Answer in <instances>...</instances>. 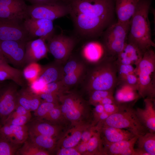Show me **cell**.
<instances>
[{"label": "cell", "mask_w": 155, "mask_h": 155, "mask_svg": "<svg viewBox=\"0 0 155 155\" xmlns=\"http://www.w3.org/2000/svg\"><path fill=\"white\" fill-rule=\"evenodd\" d=\"M135 72L138 78V92L140 98H154L155 53L152 48L144 53Z\"/></svg>", "instance_id": "cell-5"}, {"label": "cell", "mask_w": 155, "mask_h": 155, "mask_svg": "<svg viewBox=\"0 0 155 155\" xmlns=\"http://www.w3.org/2000/svg\"><path fill=\"white\" fill-rule=\"evenodd\" d=\"M96 126L99 129L103 146L129 140L136 136L127 130L111 126Z\"/></svg>", "instance_id": "cell-17"}, {"label": "cell", "mask_w": 155, "mask_h": 155, "mask_svg": "<svg viewBox=\"0 0 155 155\" xmlns=\"http://www.w3.org/2000/svg\"><path fill=\"white\" fill-rule=\"evenodd\" d=\"M58 155H80L75 147L60 148L56 153Z\"/></svg>", "instance_id": "cell-49"}, {"label": "cell", "mask_w": 155, "mask_h": 155, "mask_svg": "<svg viewBox=\"0 0 155 155\" xmlns=\"http://www.w3.org/2000/svg\"><path fill=\"white\" fill-rule=\"evenodd\" d=\"M28 129L27 125L19 126L14 133L13 140L16 144H22L28 140Z\"/></svg>", "instance_id": "cell-36"}, {"label": "cell", "mask_w": 155, "mask_h": 155, "mask_svg": "<svg viewBox=\"0 0 155 155\" xmlns=\"http://www.w3.org/2000/svg\"><path fill=\"white\" fill-rule=\"evenodd\" d=\"M33 92L27 87H23L18 91V103L31 112L30 104Z\"/></svg>", "instance_id": "cell-32"}, {"label": "cell", "mask_w": 155, "mask_h": 155, "mask_svg": "<svg viewBox=\"0 0 155 155\" xmlns=\"http://www.w3.org/2000/svg\"><path fill=\"white\" fill-rule=\"evenodd\" d=\"M6 84L4 82H0V92Z\"/></svg>", "instance_id": "cell-56"}, {"label": "cell", "mask_w": 155, "mask_h": 155, "mask_svg": "<svg viewBox=\"0 0 155 155\" xmlns=\"http://www.w3.org/2000/svg\"><path fill=\"white\" fill-rule=\"evenodd\" d=\"M62 115L73 123H78L87 110L86 104L80 96L73 94L60 96Z\"/></svg>", "instance_id": "cell-8"}, {"label": "cell", "mask_w": 155, "mask_h": 155, "mask_svg": "<svg viewBox=\"0 0 155 155\" xmlns=\"http://www.w3.org/2000/svg\"><path fill=\"white\" fill-rule=\"evenodd\" d=\"M41 101L57 104V95L49 93H43L38 95Z\"/></svg>", "instance_id": "cell-47"}, {"label": "cell", "mask_w": 155, "mask_h": 155, "mask_svg": "<svg viewBox=\"0 0 155 155\" xmlns=\"http://www.w3.org/2000/svg\"><path fill=\"white\" fill-rule=\"evenodd\" d=\"M82 53L86 61L93 65L112 56L102 42L96 40L86 43L83 48Z\"/></svg>", "instance_id": "cell-15"}, {"label": "cell", "mask_w": 155, "mask_h": 155, "mask_svg": "<svg viewBox=\"0 0 155 155\" xmlns=\"http://www.w3.org/2000/svg\"><path fill=\"white\" fill-rule=\"evenodd\" d=\"M27 17L45 19L53 21L69 13L68 7L65 2L32 4L28 6Z\"/></svg>", "instance_id": "cell-7"}, {"label": "cell", "mask_w": 155, "mask_h": 155, "mask_svg": "<svg viewBox=\"0 0 155 155\" xmlns=\"http://www.w3.org/2000/svg\"><path fill=\"white\" fill-rule=\"evenodd\" d=\"M84 70V67L71 74L65 75L61 81L65 85L71 86L75 84L80 80Z\"/></svg>", "instance_id": "cell-38"}, {"label": "cell", "mask_w": 155, "mask_h": 155, "mask_svg": "<svg viewBox=\"0 0 155 155\" xmlns=\"http://www.w3.org/2000/svg\"><path fill=\"white\" fill-rule=\"evenodd\" d=\"M145 107L143 108H137L136 115L140 122L147 128L149 132H155V100L154 98H146L144 99Z\"/></svg>", "instance_id": "cell-18"}, {"label": "cell", "mask_w": 155, "mask_h": 155, "mask_svg": "<svg viewBox=\"0 0 155 155\" xmlns=\"http://www.w3.org/2000/svg\"><path fill=\"white\" fill-rule=\"evenodd\" d=\"M144 54L136 46L127 42L117 57V64L134 65L136 66L142 60Z\"/></svg>", "instance_id": "cell-22"}, {"label": "cell", "mask_w": 155, "mask_h": 155, "mask_svg": "<svg viewBox=\"0 0 155 155\" xmlns=\"http://www.w3.org/2000/svg\"><path fill=\"white\" fill-rule=\"evenodd\" d=\"M18 126L6 123L3 124L0 128V140L13 142L14 133Z\"/></svg>", "instance_id": "cell-37"}, {"label": "cell", "mask_w": 155, "mask_h": 155, "mask_svg": "<svg viewBox=\"0 0 155 155\" xmlns=\"http://www.w3.org/2000/svg\"><path fill=\"white\" fill-rule=\"evenodd\" d=\"M61 71L56 65L51 64L42 67L37 78L45 84L59 81Z\"/></svg>", "instance_id": "cell-28"}, {"label": "cell", "mask_w": 155, "mask_h": 155, "mask_svg": "<svg viewBox=\"0 0 155 155\" xmlns=\"http://www.w3.org/2000/svg\"><path fill=\"white\" fill-rule=\"evenodd\" d=\"M28 84V87L30 90L33 93L38 95L45 92L47 84L42 82L38 79Z\"/></svg>", "instance_id": "cell-42"}, {"label": "cell", "mask_w": 155, "mask_h": 155, "mask_svg": "<svg viewBox=\"0 0 155 155\" xmlns=\"http://www.w3.org/2000/svg\"><path fill=\"white\" fill-rule=\"evenodd\" d=\"M139 0H116L115 11L117 21L123 23L130 22Z\"/></svg>", "instance_id": "cell-23"}, {"label": "cell", "mask_w": 155, "mask_h": 155, "mask_svg": "<svg viewBox=\"0 0 155 155\" xmlns=\"http://www.w3.org/2000/svg\"><path fill=\"white\" fill-rule=\"evenodd\" d=\"M32 4L55 3L60 2H65V0H26Z\"/></svg>", "instance_id": "cell-52"}, {"label": "cell", "mask_w": 155, "mask_h": 155, "mask_svg": "<svg viewBox=\"0 0 155 155\" xmlns=\"http://www.w3.org/2000/svg\"><path fill=\"white\" fill-rule=\"evenodd\" d=\"M99 104L103 105L105 104H117L116 102L114 96L107 97L103 99Z\"/></svg>", "instance_id": "cell-53"}, {"label": "cell", "mask_w": 155, "mask_h": 155, "mask_svg": "<svg viewBox=\"0 0 155 155\" xmlns=\"http://www.w3.org/2000/svg\"><path fill=\"white\" fill-rule=\"evenodd\" d=\"M38 147L49 152L57 146V137L40 135L29 134L28 139Z\"/></svg>", "instance_id": "cell-27"}, {"label": "cell", "mask_w": 155, "mask_h": 155, "mask_svg": "<svg viewBox=\"0 0 155 155\" xmlns=\"http://www.w3.org/2000/svg\"><path fill=\"white\" fill-rule=\"evenodd\" d=\"M62 114L60 107L57 105L52 108L42 120L55 124L60 119Z\"/></svg>", "instance_id": "cell-41"}, {"label": "cell", "mask_w": 155, "mask_h": 155, "mask_svg": "<svg viewBox=\"0 0 155 155\" xmlns=\"http://www.w3.org/2000/svg\"><path fill=\"white\" fill-rule=\"evenodd\" d=\"M50 154L49 151L38 147L28 139L20 147L16 155H49Z\"/></svg>", "instance_id": "cell-30"}, {"label": "cell", "mask_w": 155, "mask_h": 155, "mask_svg": "<svg viewBox=\"0 0 155 155\" xmlns=\"http://www.w3.org/2000/svg\"><path fill=\"white\" fill-rule=\"evenodd\" d=\"M7 60L3 55L0 53V64L5 62H7Z\"/></svg>", "instance_id": "cell-55"}, {"label": "cell", "mask_w": 155, "mask_h": 155, "mask_svg": "<svg viewBox=\"0 0 155 155\" xmlns=\"http://www.w3.org/2000/svg\"><path fill=\"white\" fill-rule=\"evenodd\" d=\"M138 137L103 145V155H136L134 146Z\"/></svg>", "instance_id": "cell-19"}, {"label": "cell", "mask_w": 155, "mask_h": 155, "mask_svg": "<svg viewBox=\"0 0 155 155\" xmlns=\"http://www.w3.org/2000/svg\"><path fill=\"white\" fill-rule=\"evenodd\" d=\"M42 69L41 66L36 62L28 63L22 71L24 78L30 83L38 77Z\"/></svg>", "instance_id": "cell-31"}, {"label": "cell", "mask_w": 155, "mask_h": 155, "mask_svg": "<svg viewBox=\"0 0 155 155\" xmlns=\"http://www.w3.org/2000/svg\"><path fill=\"white\" fill-rule=\"evenodd\" d=\"M118 82H124L138 89V78L135 72L127 75L122 80Z\"/></svg>", "instance_id": "cell-46"}, {"label": "cell", "mask_w": 155, "mask_h": 155, "mask_svg": "<svg viewBox=\"0 0 155 155\" xmlns=\"http://www.w3.org/2000/svg\"><path fill=\"white\" fill-rule=\"evenodd\" d=\"M116 0H65L76 30L90 38L101 36L114 22Z\"/></svg>", "instance_id": "cell-1"}, {"label": "cell", "mask_w": 155, "mask_h": 155, "mask_svg": "<svg viewBox=\"0 0 155 155\" xmlns=\"http://www.w3.org/2000/svg\"><path fill=\"white\" fill-rule=\"evenodd\" d=\"M46 40L48 51L59 61L65 60L69 57L75 44L73 38L61 34H53Z\"/></svg>", "instance_id": "cell-9"}, {"label": "cell", "mask_w": 155, "mask_h": 155, "mask_svg": "<svg viewBox=\"0 0 155 155\" xmlns=\"http://www.w3.org/2000/svg\"><path fill=\"white\" fill-rule=\"evenodd\" d=\"M30 114H31L30 112L18 103L14 110L9 116L6 120L18 116L27 115Z\"/></svg>", "instance_id": "cell-48"}, {"label": "cell", "mask_w": 155, "mask_h": 155, "mask_svg": "<svg viewBox=\"0 0 155 155\" xmlns=\"http://www.w3.org/2000/svg\"><path fill=\"white\" fill-rule=\"evenodd\" d=\"M84 67L82 64L75 60H72L68 62L65 65L63 71L65 75H68Z\"/></svg>", "instance_id": "cell-43"}, {"label": "cell", "mask_w": 155, "mask_h": 155, "mask_svg": "<svg viewBox=\"0 0 155 155\" xmlns=\"http://www.w3.org/2000/svg\"><path fill=\"white\" fill-rule=\"evenodd\" d=\"M116 58L110 56L93 65L89 71L86 85L89 92L115 90L118 82Z\"/></svg>", "instance_id": "cell-3"}, {"label": "cell", "mask_w": 155, "mask_h": 155, "mask_svg": "<svg viewBox=\"0 0 155 155\" xmlns=\"http://www.w3.org/2000/svg\"><path fill=\"white\" fill-rule=\"evenodd\" d=\"M22 22L0 19V40H30L31 38Z\"/></svg>", "instance_id": "cell-12"}, {"label": "cell", "mask_w": 155, "mask_h": 155, "mask_svg": "<svg viewBox=\"0 0 155 155\" xmlns=\"http://www.w3.org/2000/svg\"><path fill=\"white\" fill-rule=\"evenodd\" d=\"M21 145L12 141L0 140V155H16Z\"/></svg>", "instance_id": "cell-33"}, {"label": "cell", "mask_w": 155, "mask_h": 155, "mask_svg": "<svg viewBox=\"0 0 155 155\" xmlns=\"http://www.w3.org/2000/svg\"><path fill=\"white\" fill-rule=\"evenodd\" d=\"M11 80L19 86L25 87L22 71L10 66L7 62L0 64V82Z\"/></svg>", "instance_id": "cell-25"}, {"label": "cell", "mask_w": 155, "mask_h": 155, "mask_svg": "<svg viewBox=\"0 0 155 155\" xmlns=\"http://www.w3.org/2000/svg\"><path fill=\"white\" fill-rule=\"evenodd\" d=\"M117 68L118 82L122 80L127 75L135 72V68L132 65L117 64Z\"/></svg>", "instance_id": "cell-40"}, {"label": "cell", "mask_w": 155, "mask_h": 155, "mask_svg": "<svg viewBox=\"0 0 155 155\" xmlns=\"http://www.w3.org/2000/svg\"><path fill=\"white\" fill-rule=\"evenodd\" d=\"M87 142L86 155H103V146L99 129Z\"/></svg>", "instance_id": "cell-29"}, {"label": "cell", "mask_w": 155, "mask_h": 155, "mask_svg": "<svg viewBox=\"0 0 155 155\" xmlns=\"http://www.w3.org/2000/svg\"><path fill=\"white\" fill-rule=\"evenodd\" d=\"M114 96L117 104H133L140 98L137 88L124 82H118Z\"/></svg>", "instance_id": "cell-20"}, {"label": "cell", "mask_w": 155, "mask_h": 155, "mask_svg": "<svg viewBox=\"0 0 155 155\" xmlns=\"http://www.w3.org/2000/svg\"><path fill=\"white\" fill-rule=\"evenodd\" d=\"M151 3V0H139L130 21L127 36V42L136 46L144 53L155 46L148 17Z\"/></svg>", "instance_id": "cell-2"}, {"label": "cell", "mask_w": 155, "mask_h": 155, "mask_svg": "<svg viewBox=\"0 0 155 155\" xmlns=\"http://www.w3.org/2000/svg\"><path fill=\"white\" fill-rule=\"evenodd\" d=\"M27 125L29 134L30 135H40L57 138L61 130L59 126L55 124L36 119Z\"/></svg>", "instance_id": "cell-21"}, {"label": "cell", "mask_w": 155, "mask_h": 155, "mask_svg": "<svg viewBox=\"0 0 155 155\" xmlns=\"http://www.w3.org/2000/svg\"><path fill=\"white\" fill-rule=\"evenodd\" d=\"M97 130L96 126L89 124L83 130L81 136V142H87Z\"/></svg>", "instance_id": "cell-45"}, {"label": "cell", "mask_w": 155, "mask_h": 155, "mask_svg": "<svg viewBox=\"0 0 155 155\" xmlns=\"http://www.w3.org/2000/svg\"><path fill=\"white\" fill-rule=\"evenodd\" d=\"M31 117V114L18 116L6 120L3 124L6 123L16 126H24L26 125L30 121Z\"/></svg>", "instance_id": "cell-39"}, {"label": "cell", "mask_w": 155, "mask_h": 155, "mask_svg": "<svg viewBox=\"0 0 155 155\" xmlns=\"http://www.w3.org/2000/svg\"><path fill=\"white\" fill-rule=\"evenodd\" d=\"M116 113L110 115L106 119L98 123V126H111L127 130L139 136L149 132L138 118L134 104H120Z\"/></svg>", "instance_id": "cell-4"}, {"label": "cell", "mask_w": 155, "mask_h": 155, "mask_svg": "<svg viewBox=\"0 0 155 155\" xmlns=\"http://www.w3.org/2000/svg\"><path fill=\"white\" fill-rule=\"evenodd\" d=\"M23 24L30 38L38 37L46 40L53 34L52 21L27 17L24 20Z\"/></svg>", "instance_id": "cell-14"}, {"label": "cell", "mask_w": 155, "mask_h": 155, "mask_svg": "<svg viewBox=\"0 0 155 155\" xmlns=\"http://www.w3.org/2000/svg\"><path fill=\"white\" fill-rule=\"evenodd\" d=\"M46 40L42 38L26 42L25 59L26 64L37 62L46 57L48 50Z\"/></svg>", "instance_id": "cell-16"}, {"label": "cell", "mask_w": 155, "mask_h": 155, "mask_svg": "<svg viewBox=\"0 0 155 155\" xmlns=\"http://www.w3.org/2000/svg\"><path fill=\"white\" fill-rule=\"evenodd\" d=\"M18 86L12 81L6 84L0 92V121L3 125L18 104Z\"/></svg>", "instance_id": "cell-10"}, {"label": "cell", "mask_w": 155, "mask_h": 155, "mask_svg": "<svg viewBox=\"0 0 155 155\" xmlns=\"http://www.w3.org/2000/svg\"><path fill=\"white\" fill-rule=\"evenodd\" d=\"M27 7L24 0H0V19L22 22Z\"/></svg>", "instance_id": "cell-13"}, {"label": "cell", "mask_w": 155, "mask_h": 155, "mask_svg": "<svg viewBox=\"0 0 155 155\" xmlns=\"http://www.w3.org/2000/svg\"><path fill=\"white\" fill-rule=\"evenodd\" d=\"M57 105L54 103L41 101L37 109L34 111L36 119L43 120L50 111Z\"/></svg>", "instance_id": "cell-35"}, {"label": "cell", "mask_w": 155, "mask_h": 155, "mask_svg": "<svg viewBox=\"0 0 155 155\" xmlns=\"http://www.w3.org/2000/svg\"><path fill=\"white\" fill-rule=\"evenodd\" d=\"M130 22H114L103 32V43L110 55L117 58L127 42Z\"/></svg>", "instance_id": "cell-6"}, {"label": "cell", "mask_w": 155, "mask_h": 155, "mask_svg": "<svg viewBox=\"0 0 155 155\" xmlns=\"http://www.w3.org/2000/svg\"><path fill=\"white\" fill-rule=\"evenodd\" d=\"M115 90H94L89 92V103L94 106L99 104L104 98L113 96Z\"/></svg>", "instance_id": "cell-34"}, {"label": "cell", "mask_w": 155, "mask_h": 155, "mask_svg": "<svg viewBox=\"0 0 155 155\" xmlns=\"http://www.w3.org/2000/svg\"><path fill=\"white\" fill-rule=\"evenodd\" d=\"M136 155H155V133L148 132L138 137Z\"/></svg>", "instance_id": "cell-26"}, {"label": "cell", "mask_w": 155, "mask_h": 155, "mask_svg": "<svg viewBox=\"0 0 155 155\" xmlns=\"http://www.w3.org/2000/svg\"><path fill=\"white\" fill-rule=\"evenodd\" d=\"M88 125L80 123L77 124L59 140L57 146L60 148L75 147L80 143L82 132Z\"/></svg>", "instance_id": "cell-24"}, {"label": "cell", "mask_w": 155, "mask_h": 155, "mask_svg": "<svg viewBox=\"0 0 155 155\" xmlns=\"http://www.w3.org/2000/svg\"><path fill=\"white\" fill-rule=\"evenodd\" d=\"M120 104H113L103 105L104 111L110 115L117 112L120 107Z\"/></svg>", "instance_id": "cell-50"}, {"label": "cell", "mask_w": 155, "mask_h": 155, "mask_svg": "<svg viewBox=\"0 0 155 155\" xmlns=\"http://www.w3.org/2000/svg\"><path fill=\"white\" fill-rule=\"evenodd\" d=\"M1 127L0 126V128Z\"/></svg>", "instance_id": "cell-57"}, {"label": "cell", "mask_w": 155, "mask_h": 155, "mask_svg": "<svg viewBox=\"0 0 155 155\" xmlns=\"http://www.w3.org/2000/svg\"><path fill=\"white\" fill-rule=\"evenodd\" d=\"M65 85L62 81L53 82L46 85V88L45 93H49L56 94L57 95L61 94V91L63 90Z\"/></svg>", "instance_id": "cell-44"}, {"label": "cell", "mask_w": 155, "mask_h": 155, "mask_svg": "<svg viewBox=\"0 0 155 155\" xmlns=\"http://www.w3.org/2000/svg\"><path fill=\"white\" fill-rule=\"evenodd\" d=\"M87 142H81L75 147L76 149L81 155H86Z\"/></svg>", "instance_id": "cell-51"}, {"label": "cell", "mask_w": 155, "mask_h": 155, "mask_svg": "<svg viewBox=\"0 0 155 155\" xmlns=\"http://www.w3.org/2000/svg\"><path fill=\"white\" fill-rule=\"evenodd\" d=\"M26 42L0 40V53L13 65L22 66L26 64L25 55Z\"/></svg>", "instance_id": "cell-11"}, {"label": "cell", "mask_w": 155, "mask_h": 155, "mask_svg": "<svg viewBox=\"0 0 155 155\" xmlns=\"http://www.w3.org/2000/svg\"><path fill=\"white\" fill-rule=\"evenodd\" d=\"M94 110V116H96L103 112L104 111L103 105L98 104L95 106Z\"/></svg>", "instance_id": "cell-54"}]
</instances>
